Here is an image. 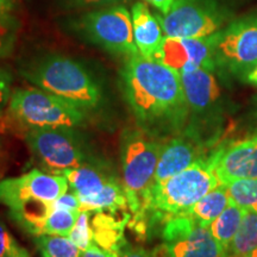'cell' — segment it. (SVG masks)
Listing matches in <instances>:
<instances>
[{
    "label": "cell",
    "instance_id": "34",
    "mask_svg": "<svg viewBox=\"0 0 257 257\" xmlns=\"http://www.w3.org/2000/svg\"><path fill=\"white\" fill-rule=\"evenodd\" d=\"M16 0H0V12H11Z\"/></svg>",
    "mask_w": 257,
    "mask_h": 257
},
{
    "label": "cell",
    "instance_id": "23",
    "mask_svg": "<svg viewBox=\"0 0 257 257\" xmlns=\"http://www.w3.org/2000/svg\"><path fill=\"white\" fill-rule=\"evenodd\" d=\"M230 201L244 210L257 211V179H238L224 184Z\"/></svg>",
    "mask_w": 257,
    "mask_h": 257
},
{
    "label": "cell",
    "instance_id": "27",
    "mask_svg": "<svg viewBox=\"0 0 257 257\" xmlns=\"http://www.w3.org/2000/svg\"><path fill=\"white\" fill-rule=\"evenodd\" d=\"M29 252L18 244L15 237L0 220V257H25Z\"/></svg>",
    "mask_w": 257,
    "mask_h": 257
},
{
    "label": "cell",
    "instance_id": "33",
    "mask_svg": "<svg viewBox=\"0 0 257 257\" xmlns=\"http://www.w3.org/2000/svg\"><path fill=\"white\" fill-rule=\"evenodd\" d=\"M146 3H149L150 5H153L156 10H159L162 15L167 14L169 11V9L172 8L174 0H144Z\"/></svg>",
    "mask_w": 257,
    "mask_h": 257
},
{
    "label": "cell",
    "instance_id": "14",
    "mask_svg": "<svg viewBox=\"0 0 257 257\" xmlns=\"http://www.w3.org/2000/svg\"><path fill=\"white\" fill-rule=\"evenodd\" d=\"M189 114L201 115L217 107L220 99V87L213 70L197 68L180 73Z\"/></svg>",
    "mask_w": 257,
    "mask_h": 257
},
{
    "label": "cell",
    "instance_id": "19",
    "mask_svg": "<svg viewBox=\"0 0 257 257\" xmlns=\"http://www.w3.org/2000/svg\"><path fill=\"white\" fill-rule=\"evenodd\" d=\"M230 202L226 188L224 185H219L208 192L184 214L192 217L201 226L208 227L212 221L229 206Z\"/></svg>",
    "mask_w": 257,
    "mask_h": 257
},
{
    "label": "cell",
    "instance_id": "5",
    "mask_svg": "<svg viewBox=\"0 0 257 257\" xmlns=\"http://www.w3.org/2000/svg\"><path fill=\"white\" fill-rule=\"evenodd\" d=\"M9 113L28 131L49 127L78 128L87 118L85 110L40 88L17 89L12 93Z\"/></svg>",
    "mask_w": 257,
    "mask_h": 257
},
{
    "label": "cell",
    "instance_id": "28",
    "mask_svg": "<svg viewBox=\"0 0 257 257\" xmlns=\"http://www.w3.org/2000/svg\"><path fill=\"white\" fill-rule=\"evenodd\" d=\"M51 210H79L80 211V200L78 195L73 191H67L50 204Z\"/></svg>",
    "mask_w": 257,
    "mask_h": 257
},
{
    "label": "cell",
    "instance_id": "6",
    "mask_svg": "<svg viewBox=\"0 0 257 257\" xmlns=\"http://www.w3.org/2000/svg\"><path fill=\"white\" fill-rule=\"evenodd\" d=\"M25 141L40 166L51 174L99 163L76 128H32L25 135Z\"/></svg>",
    "mask_w": 257,
    "mask_h": 257
},
{
    "label": "cell",
    "instance_id": "20",
    "mask_svg": "<svg viewBox=\"0 0 257 257\" xmlns=\"http://www.w3.org/2000/svg\"><path fill=\"white\" fill-rule=\"evenodd\" d=\"M244 208L230 202V205L214 219L208 226L212 236L216 238L220 245L227 251L230 244L238 231L242 223Z\"/></svg>",
    "mask_w": 257,
    "mask_h": 257
},
{
    "label": "cell",
    "instance_id": "38",
    "mask_svg": "<svg viewBox=\"0 0 257 257\" xmlns=\"http://www.w3.org/2000/svg\"><path fill=\"white\" fill-rule=\"evenodd\" d=\"M25 257H30V255H28V256H25Z\"/></svg>",
    "mask_w": 257,
    "mask_h": 257
},
{
    "label": "cell",
    "instance_id": "13",
    "mask_svg": "<svg viewBox=\"0 0 257 257\" xmlns=\"http://www.w3.org/2000/svg\"><path fill=\"white\" fill-rule=\"evenodd\" d=\"M208 160L220 185L238 179H257V135L220 148Z\"/></svg>",
    "mask_w": 257,
    "mask_h": 257
},
{
    "label": "cell",
    "instance_id": "9",
    "mask_svg": "<svg viewBox=\"0 0 257 257\" xmlns=\"http://www.w3.org/2000/svg\"><path fill=\"white\" fill-rule=\"evenodd\" d=\"M167 37L205 38L224 28L227 14L216 0H174L165 15H157Z\"/></svg>",
    "mask_w": 257,
    "mask_h": 257
},
{
    "label": "cell",
    "instance_id": "29",
    "mask_svg": "<svg viewBox=\"0 0 257 257\" xmlns=\"http://www.w3.org/2000/svg\"><path fill=\"white\" fill-rule=\"evenodd\" d=\"M11 80L10 73L0 68V106L9 100L11 94Z\"/></svg>",
    "mask_w": 257,
    "mask_h": 257
},
{
    "label": "cell",
    "instance_id": "12",
    "mask_svg": "<svg viewBox=\"0 0 257 257\" xmlns=\"http://www.w3.org/2000/svg\"><path fill=\"white\" fill-rule=\"evenodd\" d=\"M216 34L205 38H178L165 36L155 61L176 72L205 68L216 72L214 61Z\"/></svg>",
    "mask_w": 257,
    "mask_h": 257
},
{
    "label": "cell",
    "instance_id": "2",
    "mask_svg": "<svg viewBox=\"0 0 257 257\" xmlns=\"http://www.w3.org/2000/svg\"><path fill=\"white\" fill-rule=\"evenodd\" d=\"M22 75L37 88L72 102L86 112L98 108L102 89L91 72L72 57L50 54L34 60Z\"/></svg>",
    "mask_w": 257,
    "mask_h": 257
},
{
    "label": "cell",
    "instance_id": "25",
    "mask_svg": "<svg viewBox=\"0 0 257 257\" xmlns=\"http://www.w3.org/2000/svg\"><path fill=\"white\" fill-rule=\"evenodd\" d=\"M21 23L10 12H0V59L11 55L17 42Z\"/></svg>",
    "mask_w": 257,
    "mask_h": 257
},
{
    "label": "cell",
    "instance_id": "18",
    "mask_svg": "<svg viewBox=\"0 0 257 257\" xmlns=\"http://www.w3.org/2000/svg\"><path fill=\"white\" fill-rule=\"evenodd\" d=\"M131 217H125L123 219L117 220L114 214L107 212H98L92 221L94 243L101 248L119 251L121 245L126 242L124 238V226L126 221H130Z\"/></svg>",
    "mask_w": 257,
    "mask_h": 257
},
{
    "label": "cell",
    "instance_id": "17",
    "mask_svg": "<svg viewBox=\"0 0 257 257\" xmlns=\"http://www.w3.org/2000/svg\"><path fill=\"white\" fill-rule=\"evenodd\" d=\"M68 180L69 188L78 195L80 204L96 197L114 178L102 169L100 163H91L61 173Z\"/></svg>",
    "mask_w": 257,
    "mask_h": 257
},
{
    "label": "cell",
    "instance_id": "26",
    "mask_svg": "<svg viewBox=\"0 0 257 257\" xmlns=\"http://www.w3.org/2000/svg\"><path fill=\"white\" fill-rule=\"evenodd\" d=\"M92 212H80L78 220L69 233V239L83 251L94 243V234L91 221Z\"/></svg>",
    "mask_w": 257,
    "mask_h": 257
},
{
    "label": "cell",
    "instance_id": "31",
    "mask_svg": "<svg viewBox=\"0 0 257 257\" xmlns=\"http://www.w3.org/2000/svg\"><path fill=\"white\" fill-rule=\"evenodd\" d=\"M81 257H120L117 251H112L99 246L96 243H93L87 249L83 250Z\"/></svg>",
    "mask_w": 257,
    "mask_h": 257
},
{
    "label": "cell",
    "instance_id": "30",
    "mask_svg": "<svg viewBox=\"0 0 257 257\" xmlns=\"http://www.w3.org/2000/svg\"><path fill=\"white\" fill-rule=\"evenodd\" d=\"M118 253H119L120 257H154L146 249L141 248V246L133 245V244H128L127 242H125L121 245Z\"/></svg>",
    "mask_w": 257,
    "mask_h": 257
},
{
    "label": "cell",
    "instance_id": "1",
    "mask_svg": "<svg viewBox=\"0 0 257 257\" xmlns=\"http://www.w3.org/2000/svg\"><path fill=\"white\" fill-rule=\"evenodd\" d=\"M120 86L137 126L150 137L181 133L189 107L180 73L137 54L125 60Z\"/></svg>",
    "mask_w": 257,
    "mask_h": 257
},
{
    "label": "cell",
    "instance_id": "15",
    "mask_svg": "<svg viewBox=\"0 0 257 257\" xmlns=\"http://www.w3.org/2000/svg\"><path fill=\"white\" fill-rule=\"evenodd\" d=\"M200 159V146L193 140L192 135L172 138L162 144L153 185L184 172Z\"/></svg>",
    "mask_w": 257,
    "mask_h": 257
},
{
    "label": "cell",
    "instance_id": "39",
    "mask_svg": "<svg viewBox=\"0 0 257 257\" xmlns=\"http://www.w3.org/2000/svg\"><path fill=\"white\" fill-rule=\"evenodd\" d=\"M0 115H2V112H0Z\"/></svg>",
    "mask_w": 257,
    "mask_h": 257
},
{
    "label": "cell",
    "instance_id": "10",
    "mask_svg": "<svg viewBox=\"0 0 257 257\" xmlns=\"http://www.w3.org/2000/svg\"><path fill=\"white\" fill-rule=\"evenodd\" d=\"M162 243L152 251L154 257H226V251L208 227L199 225L187 214L165 221Z\"/></svg>",
    "mask_w": 257,
    "mask_h": 257
},
{
    "label": "cell",
    "instance_id": "36",
    "mask_svg": "<svg viewBox=\"0 0 257 257\" xmlns=\"http://www.w3.org/2000/svg\"><path fill=\"white\" fill-rule=\"evenodd\" d=\"M226 257H257V249L252 250V251H250L248 253H245V255H240V256H226Z\"/></svg>",
    "mask_w": 257,
    "mask_h": 257
},
{
    "label": "cell",
    "instance_id": "21",
    "mask_svg": "<svg viewBox=\"0 0 257 257\" xmlns=\"http://www.w3.org/2000/svg\"><path fill=\"white\" fill-rule=\"evenodd\" d=\"M257 249V211L244 210L243 219L236 236L230 244L226 256L245 255Z\"/></svg>",
    "mask_w": 257,
    "mask_h": 257
},
{
    "label": "cell",
    "instance_id": "8",
    "mask_svg": "<svg viewBox=\"0 0 257 257\" xmlns=\"http://www.w3.org/2000/svg\"><path fill=\"white\" fill-rule=\"evenodd\" d=\"M216 67L245 80L257 66V12L243 16L216 34Z\"/></svg>",
    "mask_w": 257,
    "mask_h": 257
},
{
    "label": "cell",
    "instance_id": "22",
    "mask_svg": "<svg viewBox=\"0 0 257 257\" xmlns=\"http://www.w3.org/2000/svg\"><path fill=\"white\" fill-rule=\"evenodd\" d=\"M42 257H81L82 251L69 237L41 234L34 238Z\"/></svg>",
    "mask_w": 257,
    "mask_h": 257
},
{
    "label": "cell",
    "instance_id": "35",
    "mask_svg": "<svg viewBox=\"0 0 257 257\" xmlns=\"http://www.w3.org/2000/svg\"><path fill=\"white\" fill-rule=\"evenodd\" d=\"M244 81H245L246 83H249V85L257 86V66L248 74V76H246Z\"/></svg>",
    "mask_w": 257,
    "mask_h": 257
},
{
    "label": "cell",
    "instance_id": "3",
    "mask_svg": "<svg viewBox=\"0 0 257 257\" xmlns=\"http://www.w3.org/2000/svg\"><path fill=\"white\" fill-rule=\"evenodd\" d=\"M219 185L208 157H202L184 172L153 185L144 197L141 211L134 214L131 224L141 223L149 214L156 220L184 214Z\"/></svg>",
    "mask_w": 257,
    "mask_h": 257
},
{
    "label": "cell",
    "instance_id": "4",
    "mask_svg": "<svg viewBox=\"0 0 257 257\" xmlns=\"http://www.w3.org/2000/svg\"><path fill=\"white\" fill-rule=\"evenodd\" d=\"M162 144L138 128H127L121 135V185L133 214L141 211L144 197L153 186Z\"/></svg>",
    "mask_w": 257,
    "mask_h": 257
},
{
    "label": "cell",
    "instance_id": "11",
    "mask_svg": "<svg viewBox=\"0 0 257 257\" xmlns=\"http://www.w3.org/2000/svg\"><path fill=\"white\" fill-rule=\"evenodd\" d=\"M69 189L64 175L32 169L18 178L0 181V204L18 211L35 202H53Z\"/></svg>",
    "mask_w": 257,
    "mask_h": 257
},
{
    "label": "cell",
    "instance_id": "37",
    "mask_svg": "<svg viewBox=\"0 0 257 257\" xmlns=\"http://www.w3.org/2000/svg\"><path fill=\"white\" fill-rule=\"evenodd\" d=\"M256 117H257V108H256Z\"/></svg>",
    "mask_w": 257,
    "mask_h": 257
},
{
    "label": "cell",
    "instance_id": "24",
    "mask_svg": "<svg viewBox=\"0 0 257 257\" xmlns=\"http://www.w3.org/2000/svg\"><path fill=\"white\" fill-rule=\"evenodd\" d=\"M80 214L79 210H53L42 225L41 234L68 237Z\"/></svg>",
    "mask_w": 257,
    "mask_h": 257
},
{
    "label": "cell",
    "instance_id": "7",
    "mask_svg": "<svg viewBox=\"0 0 257 257\" xmlns=\"http://www.w3.org/2000/svg\"><path fill=\"white\" fill-rule=\"evenodd\" d=\"M74 30L89 43L125 57L140 54L134 40L131 12L123 5L95 10L74 21Z\"/></svg>",
    "mask_w": 257,
    "mask_h": 257
},
{
    "label": "cell",
    "instance_id": "16",
    "mask_svg": "<svg viewBox=\"0 0 257 257\" xmlns=\"http://www.w3.org/2000/svg\"><path fill=\"white\" fill-rule=\"evenodd\" d=\"M134 40L140 54L147 59L155 60L161 49L165 34L159 19L154 16L146 3H135L131 8Z\"/></svg>",
    "mask_w": 257,
    "mask_h": 257
},
{
    "label": "cell",
    "instance_id": "32",
    "mask_svg": "<svg viewBox=\"0 0 257 257\" xmlns=\"http://www.w3.org/2000/svg\"><path fill=\"white\" fill-rule=\"evenodd\" d=\"M70 4L75 6H89V5H104V4H117L125 0H68Z\"/></svg>",
    "mask_w": 257,
    "mask_h": 257
}]
</instances>
